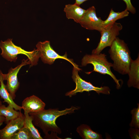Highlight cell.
I'll list each match as a JSON object with an SVG mask.
<instances>
[{
  "mask_svg": "<svg viewBox=\"0 0 139 139\" xmlns=\"http://www.w3.org/2000/svg\"><path fill=\"white\" fill-rule=\"evenodd\" d=\"M78 106H72L69 108L62 110L57 109H45L36 112H30L29 115L32 119L34 125L40 128L45 134L44 138L49 135L48 132L55 133L60 134L62 133L60 129L56 123V119L59 117L68 114L74 113V111L79 109Z\"/></svg>",
  "mask_w": 139,
  "mask_h": 139,
  "instance_id": "obj_1",
  "label": "cell"
},
{
  "mask_svg": "<svg viewBox=\"0 0 139 139\" xmlns=\"http://www.w3.org/2000/svg\"><path fill=\"white\" fill-rule=\"evenodd\" d=\"M108 52L113 61L112 67L114 70L123 75L127 74L132 59L124 41L117 37L110 46Z\"/></svg>",
  "mask_w": 139,
  "mask_h": 139,
  "instance_id": "obj_2",
  "label": "cell"
},
{
  "mask_svg": "<svg viewBox=\"0 0 139 139\" xmlns=\"http://www.w3.org/2000/svg\"><path fill=\"white\" fill-rule=\"evenodd\" d=\"M0 48L2 50L1 55L2 56L11 62H16L18 54H22L26 56L31 62L30 67L37 65L40 57V52L37 49H34L30 51H26L14 45L12 39H8L4 41H1Z\"/></svg>",
  "mask_w": 139,
  "mask_h": 139,
  "instance_id": "obj_3",
  "label": "cell"
},
{
  "mask_svg": "<svg viewBox=\"0 0 139 139\" xmlns=\"http://www.w3.org/2000/svg\"><path fill=\"white\" fill-rule=\"evenodd\" d=\"M106 56L105 54L101 53L98 54H86L82 59V65L85 66L88 64H91L93 65V70L91 72H85L87 74H89L93 72H95L101 74L109 75L116 83L117 88L119 89L120 87L119 82L121 80L117 79L111 72V67L112 66V64L108 61Z\"/></svg>",
  "mask_w": 139,
  "mask_h": 139,
  "instance_id": "obj_4",
  "label": "cell"
},
{
  "mask_svg": "<svg viewBox=\"0 0 139 139\" xmlns=\"http://www.w3.org/2000/svg\"><path fill=\"white\" fill-rule=\"evenodd\" d=\"M82 69L80 68L73 67L72 78L75 83L76 87L74 90L67 92L65 94L66 96L71 97L78 92L92 91H95L99 94L100 93L105 94H110V90L108 87H95L90 82H88L82 79L78 74L79 72Z\"/></svg>",
  "mask_w": 139,
  "mask_h": 139,
  "instance_id": "obj_5",
  "label": "cell"
},
{
  "mask_svg": "<svg viewBox=\"0 0 139 139\" xmlns=\"http://www.w3.org/2000/svg\"><path fill=\"white\" fill-rule=\"evenodd\" d=\"M123 28L120 23L115 22L112 24L104 28L100 32L101 37L97 48L93 49L92 54H98L105 48L111 45L115 38L119 34Z\"/></svg>",
  "mask_w": 139,
  "mask_h": 139,
  "instance_id": "obj_6",
  "label": "cell"
},
{
  "mask_svg": "<svg viewBox=\"0 0 139 139\" xmlns=\"http://www.w3.org/2000/svg\"><path fill=\"white\" fill-rule=\"evenodd\" d=\"M36 46L37 49L40 52V57L44 63L51 65L56 59H62L70 62L73 67L79 68L78 66L74 62L73 59L67 58L66 53L63 56L60 55L57 53L51 46L49 41L39 42Z\"/></svg>",
  "mask_w": 139,
  "mask_h": 139,
  "instance_id": "obj_7",
  "label": "cell"
},
{
  "mask_svg": "<svg viewBox=\"0 0 139 139\" xmlns=\"http://www.w3.org/2000/svg\"><path fill=\"white\" fill-rule=\"evenodd\" d=\"M103 21L97 16L95 8L92 6L86 10L79 23L87 29L96 30L100 33L103 28Z\"/></svg>",
  "mask_w": 139,
  "mask_h": 139,
  "instance_id": "obj_8",
  "label": "cell"
},
{
  "mask_svg": "<svg viewBox=\"0 0 139 139\" xmlns=\"http://www.w3.org/2000/svg\"><path fill=\"white\" fill-rule=\"evenodd\" d=\"M30 64L28 59H23L20 65L14 68H11L7 74H4V80L7 81L6 85L7 89L13 100L16 97L15 93L20 85L17 77L18 73L23 66Z\"/></svg>",
  "mask_w": 139,
  "mask_h": 139,
  "instance_id": "obj_9",
  "label": "cell"
},
{
  "mask_svg": "<svg viewBox=\"0 0 139 139\" xmlns=\"http://www.w3.org/2000/svg\"><path fill=\"white\" fill-rule=\"evenodd\" d=\"M25 115L22 113L18 118L12 120L0 130V139H11L12 136L23 126Z\"/></svg>",
  "mask_w": 139,
  "mask_h": 139,
  "instance_id": "obj_10",
  "label": "cell"
},
{
  "mask_svg": "<svg viewBox=\"0 0 139 139\" xmlns=\"http://www.w3.org/2000/svg\"><path fill=\"white\" fill-rule=\"evenodd\" d=\"M45 103L37 96L33 95L25 98L22 103V107L24 112H36L44 109Z\"/></svg>",
  "mask_w": 139,
  "mask_h": 139,
  "instance_id": "obj_11",
  "label": "cell"
},
{
  "mask_svg": "<svg viewBox=\"0 0 139 139\" xmlns=\"http://www.w3.org/2000/svg\"><path fill=\"white\" fill-rule=\"evenodd\" d=\"M129 79L127 85L129 87L139 89V55L135 60L132 59L129 70L127 74Z\"/></svg>",
  "mask_w": 139,
  "mask_h": 139,
  "instance_id": "obj_12",
  "label": "cell"
},
{
  "mask_svg": "<svg viewBox=\"0 0 139 139\" xmlns=\"http://www.w3.org/2000/svg\"><path fill=\"white\" fill-rule=\"evenodd\" d=\"M86 11L75 3L66 5L64 10L68 19H73L75 22L79 23Z\"/></svg>",
  "mask_w": 139,
  "mask_h": 139,
  "instance_id": "obj_13",
  "label": "cell"
},
{
  "mask_svg": "<svg viewBox=\"0 0 139 139\" xmlns=\"http://www.w3.org/2000/svg\"><path fill=\"white\" fill-rule=\"evenodd\" d=\"M4 74L0 70V96L4 100V102L7 103L16 110L21 111L22 109V107L18 105L14 102L7 89L6 85L4 83Z\"/></svg>",
  "mask_w": 139,
  "mask_h": 139,
  "instance_id": "obj_14",
  "label": "cell"
},
{
  "mask_svg": "<svg viewBox=\"0 0 139 139\" xmlns=\"http://www.w3.org/2000/svg\"><path fill=\"white\" fill-rule=\"evenodd\" d=\"M76 131L83 139H102L101 135L93 131L89 126L86 124L81 125L77 127Z\"/></svg>",
  "mask_w": 139,
  "mask_h": 139,
  "instance_id": "obj_15",
  "label": "cell"
},
{
  "mask_svg": "<svg viewBox=\"0 0 139 139\" xmlns=\"http://www.w3.org/2000/svg\"><path fill=\"white\" fill-rule=\"evenodd\" d=\"M21 114V111H17L9 105L7 107L2 104L0 105V116L5 117V122L6 124L11 120L19 117Z\"/></svg>",
  "mask_w": 139,
  "mask_h": 139,
  "instance_id": "obj_16",
  "label": "cell"
},
{
  "mask_svg": "<svg viewBox=\"0 0 139 139\" xmlns=\"http://www.w3.org/2000/svg\"><path fill=\"white\" fill-rule=\"evenodd\" d=\"M129 14L128 11L126 9L120 12H116L111 9L108 18L105 20L103 21V28L112 24L117 20L128 16Z\"/></svg>",
  "mask_w": 139,
  "mask_h": 139,
  "instance_id": "obj_17",
  "label": "cell"
},
{
  "mask_svg": "<svg viewBox=\"0 0 139 139\" xmlns=\"http://www.w3.org/2000/svg\"><path fill=\"white\" fill-rule=\"evenodd\" d=\"M25 118L23 126L28 129L31 132L33 139H43L38 129L32 123V119L29 114L24 112Z\"/></svg>",
  "mask_w": 139,
  "mask_h": 139,
  "instance_id": "obj_18",
  "label": "cell"
},
{
  "mask_svg": "<svg viewBox=\"0 0 139 139\" xmlns=\"http://www.w3.org/2000/svg\"><path fill=\"white\" fill-rule=\"evenodd\" d=\"M11 139H33L30 131L23 127L14 134Z\"/></svg>",
  "mask_w": 139,
  "mask_h": 139,
  "instance_id": "obj_19",
  "label": "cell"
},
{
  "mask_svg": "<svg viewBox=\"0 0 139 139\" xmlns=\"http://www.w3.org/2000/svg\"><path fill=\"white\" fill-rule=\"evenodd\" d=\"M137 108H134L131 111L132 115V120L129 126L135 128H139V105L137 103Z\"/></svg>",
  "mask_w": 139,
  "mask_h": 139,
  "instance_id": "obj_20",
  "label": "cell"
},
{
  "mask_svg": "<svg viewBox=\"0 0 139 139\" xmlns=\"http://www.w3.org/2000/svg\"><path fill=\"white\" fill-rule=\"evenodd\" d=\"M124 1L126 5V9L127 11L130 12L133 14H134L136 12L135 8L133 6L131 2V0H123Z\"/></svg>",
  "mask_w": 139,
  "mask_h": 139,
  "instance_id": "obj_21",
  "label": "cell"
},
{
  "mask_svg": "<svg viewBox=\"0 0 139 139\" xmlns=\"http://www.w3.org/2000/svg\"><path fill=\"white\" fill-rule=\"evenodd\" d=\"M88 0H75V3L80 5L84 2Z\"/></svg>",
  "mask_w": 139,
  "mask_h": 139,
  "instance_id": "obj_22",
  "label": "cell"
},
{
  "mask_svg": "<svg viewBox=\"0 0 139 139\" xmlns=\"http://www.w3.org/2000/svg\"><path fill=\"white\" fill-rule=\"evenodd\" d=\"M5 117L3 116H0V123L5 122Z\"/></svg>",
  "mask_w": 139,
  "mask_h": 139,
  "instance_id": "obj_23",
  "label": "cell"
},
{
  "mask_svg": "<svg viewBox=\"0 0 139 139\" xmlns=\"http://www.w3.org/2000/svg\"><path fill=\"white\" fill-rule=\"evenodd\" d=\"M3 123H0V127L2 125Z\"/></svg>",
  "mask_w": 139,
  "mask_h": 139,
  "instance_id": "obj_24",
  "label": "cell"
},
{
  "mask_svg": "<svg viewBox=\"0 0 139 139\" xmlns=\"http://www.w3.org/2000/svg\"><path fill=\"white\" fill-rule=\"evenodd\" d=\"M2 102L1 100H0V105H2Z\"/></svg>",
  "mask_w": 139,
  "mask_h": 139,
  "instance_id": "obj_25",
  "label": "cell"
},
{
  "mask_svg": "<svg viewBox=\"0 0 139 139\" xmlns=\"http://www.w3.org/2000/svg\"><path fill=\"white\" fill-rule=\"evenodd\" d=\"M65 139H71V138H69V137H67V138H65Z\"/></svg>",
  "mask_w": 139,
  "mask_h": 139,
  "instance_id": "obj_26",
  "label": "cell"
},
{
  "mask_svg": "<svg viewBox=\"0 0 139 139\" xmlns=\"http://www.w3.org/2000/svg\"><path fill=\"white\" fill-rule=\"evenodd\" d=\"M1 83H0V85H1Z\"/></svg>",
  "mask_w": 139,
  "mask_h": 139,
  "instance_id": "obj_27",
  "label": "cell"
}]
</instances>
